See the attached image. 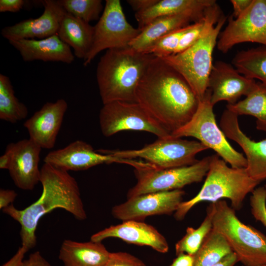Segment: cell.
Wrapping results in <instances>:
<instances>
[{"label": "cell", "mask_w": 266, "mask_h": 266, "mask_svg": "<svg viewBox=\"0 0 266 266\" xmlns=\"http://www.w3.org/2000/svg\"><path fill=\"white\" fill-rule=\"evenodd\" d=\"M211 156L188 166L157 169H134L137 183L131 188L127 198L150 193L181 190L184 186L201 182L209 170Z\"/></svg>", "instance_id": "cell-9"}, {"label": "cell", "mask_w": 266, "mask_h": 266, "mask_svg": "<svg viewBox=\"0 0 266 266\" xmlns=\"http://www.w3.org/2000/svg\"><path fill=\"white\" fill-rule=\"evenodd\" d=\"M43 162L67 171L84 170L97 165L113 163L127 164L134 169L153 167L146 162L114 156L107 150L100 149L97 152L90 144L81 140L50 152L45 156Z\"/></svg>", "instance_id": "cell-12"}, {"label": "cell", "mask_w": 266, "mask_h": 266, "mask_svg": "<svg viewBox=\"0 0 266 266\" xmlns=\"http://www.w3.org/2000/svg\"><path fill=\"white\" fill-rule=\"evenodd\" d=\"M250 204L254 218L266 228V190L264 186L254 190L250 198Z\"/></svg>", "instance_id": "cell-33"}, {"label": "cell", "mask_w": 266, "mask_h": 266, "mask_svg": "<svg viewBox=\"0 0 266 266\" xmlns=\"http://www.w3.org/2000/svg\"><path fill=\"white\" fill-rule=\"evenodd\" d=\"M159 0H128V3L135 13L144 11L155 5Z\"/></svg>", "instance_id": "cell-37"}, {"label": "cell", "mask_w": 266, "mask_h": 266, "mask_svg": "<svg viewBox=\"0 0 266 266\" xmlns=\"http://www.w3.org/2000/svg\"><path fill=\"white\" fill-rule=\"evenodd\" d=\"M40 172L42 192L36 201L23 209L16 208L13 204L2 209L20 224L22 245L29 250L36 244L35 231L40 219L53 210L64 209L79 221L87 218L75 179L68 171L46 163Z\"/></svg>", "instance_id": "cell-2"}, {"label": "cell", "mask_w": 266, "mask_h": 266, "mask_svg": "<svg viewBox=\"0 0 266 266\" xmlns=\"http://www.w3.org/2000/svg\"><path fill=\"white\" fill-rule=\"evenodd\" d=\"M189 25L174 30L164 35L142 53L153 54L159 58H164L175 54L180 40L188 29Z\"/></svg>", "instance_id": "cell-32"}, {"label": "cell", "mask_w": 266, "mask_h": 266, "mask_svg": "<svg viewBox=\"0 0 266 266\" xmlns=\"http://www.w3.org/2000/svg\"><path fill=\"white\" fill-rule=\"evenodd\" d=\"M237 262L238 260L236 255L232 252L213 266H234Z\"/></svg>", "instance_id": "cell-43"}, {"label": "cell", "mask_w": 266, "mask_h": 266, "mask_svg": "<svg viewBox=\"0 0 266 266\" xmlns=\"http://www.w3.org/2000/svg\"><path fill=\"white\" fill-rule=\"evenodd\" d=\"M232 252L225 237L212 229L194 255L195 266H213Z\"/></svg>", "instance_id": "cell-28"}, {"label": "cell", "mask_w": 266, "mask_h": 266, "mask_svg": "<svg viewBox=\"0 0 266 266\" xmlns=\"http://www.w3.org/2000/svg\"><path fill=\"white\" fill-rule=\"evenodd\" d=\"M154 56L130 46L107 50L96 69L103 104L116 101L136 102V88Z\"/></svg>", "instance_id": "cell-3"}, {"label": "cell", "mask_w": 266, "mask_h": 266, "mask_svg": "<svg viewBox=\"0 0 266 266\" xmlns=\"http://www.w3.org/2000/svg\"><path fill=\"white\" fill-rule=\"evenodd\" d=\"M58 0L66 13L89 23L99 20L103 10L101 0Z\"/></svg>", "instance_id": "cell-31"}, {"label": "cell", "mask_w": 266, "mask_h": 266, "mask_svg": "<svg viewBox=\"0 0 266 266\" xmlns=\"http://www.w3.org/2000/svg\"><path fill=\"white\" fill-rule=\"evenodd\" d=\"M206 214L211 219L212 229L225 237L243 266L266 265V235L243 223L226 200L211 202Z\"/></svg>", "instance_id": "cell-5"}, {"label": "cell", "mask_w": 266, "mask_h": 266, "mask_svg": "<svg viewBox=\"0 0 266 266\" xmlns=\"http://www.w3.org/2000/svg\"><path fill=\"white\" fill-rule=\"evenodd\" d=\"M233 7V12L231 16L236 18L243 13L251 4L252 0H231Z\"/></svg>", "instance_id": "cell-41"}, {"label": "cell", "mask_w": 266, "mask_h": 266, "mask_svg": "<svg viewBox=\"0 0 266 266\" xmlns=\"http://www.w3.org/2000/svg\"><path fill=\"white\" fill-rule=\"evenodd\" d=\"M205 10L203 12L189 11L158 17L142 29L129 46L137 51L142 52L167 33L190 25L191 22L193 23L201 19L204 16Z\"/></svg>", "instance_id": "cell-22"}, {"label": "cell", "mask_w": 266, "mask_h": 266, "mask_svg": "<svg viewBox=\"0 0 266 266\" xmlns=\"http://www.w3.org/2000/svg\"><path fill=\"white\" fill-rule=\"evenodd\" d=\"M28 114V108L15 96L9 78L0 73V119L14 124L25 119Z\"/></svg>", "instance_id": "cell-29"}, {"label": "cell", "mask_w": 266, "mask_h": 266, "mask_svg": "<svg viewBox=\"0 0 266 266\" xmlns=\"http://www.w3.org/2000/svg\"><path fill=\"white\" fill-rule=\"evenodd\" d=\"M169 266H195V257L185 253L180 254Z\"/></svg>", "instance_id": "cell-42"}, {"label": "cell", "mask_w": 266, "mask_h": 266, "mask_svg": "<svg viewBox=\"0 0 266 266\" xmlns=\"http://www.w3.org/2000/svg\"><path fill=\"white\" fill-rule=\"evenodd\" d=\"M212 229L211 219L207 214L198 228L194 229L193 227H188L185 235L175 244L176 256L182 253L194 256Z\"/></svg>", "instance_id": "cell-30"}, {"label": "cell", "mask_w": 266, "mask_h": 266, "mask_svg": "<svg viewBox=\"0 0 266 266\" xmlns=\"http://www.w3.org/2000/svg\"><path fill=\"white\" fill-rule=\"evenodd\" d=\"M13 143L8 144L5 148V152L0 157V168L8 170L13 159Z\"/></svg>", "instance_id": "cell-39"}, {"label": "cell", "mask_w": 266, "mask_h": 266, "mask_svg": "<svg viewBox=\"0 0 266 266\" xmlns=\"http://www.w3.org/2000/svg\"><path fill=\"white\" fill-rule=\"evenodd\" d=\"M227 108L238 116L251 115L256 118V129L266 132V85L257 82L254 89L245 99Z\"/></svg>", "instance_id": "cell-26"}, {"label": "cell", "mask_w": 266, "mask_h": 266, "mask_svg": "<svg viewBox=\"0 0 266 266\" xmlns=\"http://www.w3.org/2000/svg\"><path fill=\"white\" fill-rule=\"evenodd\" d=\"M110 254L101 242L66 239L61 245L59 258L64 266H104Z\"/></svg>", "instance_id": "cell-23"}, {"label": "cell", "mask_w": 266, "mask_h": 266, "mask_svg": "<svg viewBox=\"0 0 266 266\" xmlns=\"http://www.w3.org/2000/svg\"><path fill=\"white\" fill-rule=\"evenodd\" d=\"M260 182L252 179L246 168L229 167L217 155L211 156L209 170L199 192L192 199L183 201L174 213L176 220H182L196 205L203 201L214 202L229 199L235 210L241 209L246 196Z\"/></svg>", "instance_id": "cell-4"}, {"label": "cell", "mask_w": 266, "mask_h": 266, "mask_svg": "<svg viewBox=\"0 0 266 266\" xmlns=\"http://www.w3.org/2000/svg\"><path fill=\"white\" fill-rule=\"evenodd\" d=\"M104 266H146L137 257L127 252L111 253Z\"/></svg>", "instance_id": "cell-34"}, {"label": "cell", "mask_w": 266, "mask_h": 266, "mask_svg": "<svg viewBox=\"0 0 266 266\" xmlns=\"http://www.w3.org/2000/svg\"><path fill=\"white\" fill-rule=\"evenodd\" d=\"M26 2L24 0H0V12H18L23 8Z\"/></svg>", "instance_id": "cell-35"}, {"label": "cell", "mask_w": 266, "mask_h": 266, "mask_svg": "<svg viewBox=\"0 0 266 266\" xmlns=\"http://www.w3.org/2000/svg\"><path fill=\"white\" fill-rule=\"evenodd\" d=\"M140 31L127 20L119 0H106L101 15L94 26L93 43L83 60L88 66L101 51L128 47Z\"/></svg>", "instance_id": "cell-10"}, {"label": "cell", "mask_w": 266, "mask_h": 266, "mask_svg": "<svg viewBox=\"0 0 266 266\" xmlns=\"http://www.w3.org/2000/svg\"><path fill=\"white\" fill-rule=\"evenodd\" d=\"M185 192L175 190L147 193L128 198L124 203L114 206L112 216L122 221H143L155 215H171L183 201Z\"/></svg>", "instance_id": "cell-14"}, {"label": "cell", "mask_w": 266, "mask_h": 266, "mask_svg": "<svg viewBox=\"0 0 266 266\" xmlns=\"http://www.w3.org/2000/svg\"><path fill=\"white\" fill-rule=\"evenodd\" d=\"M264 187H265V189L266 190V184L264 186Z\"/></svg>", "instance_id": "cell-45"}, {"label": "cell", "mask_w": 266, "mask_h": 266, "mask_svg": "<svg viewBox=\"0 0 266 266\" xmlns=\"http://www.w3.org/2000/svg\"><path fill=\"white\" fill-rule=\"evenodd\" d=\"M232 63L240 74L266 85V46L239 51Z\"/></svg>", "instance_id": "cell-27"}, {"label": "cell", "mask_w": 266, "mask_h": 266, "mask_svg": "<svg viewBox=\"0 0 266 266\" xmlns=\"http://www.w3.org/2000/svg\"><path fill=\"white\" fill-rule=\"evenodd\" d=\"M41 2L44 7L42 15L5 27L1 31V35L10 41L41 39L57 34L66 11L58 0H44Z\"/></svg>", "instance_id": "cell-16"}, {"label": "cell", "mask_w": 266, "mask_h": 266, "mask_svg": "<svg viewBox=\"0 0 266 266\" xmlns=\"http://www.w3.org/2000/svg\"><path fill=\"white\" fill-rule=\"evenodd\" d=\"M20 53L25 62L40 60L69 64L75 59L71 48L57 34L41 39H20L8 41Z\"/></svg>", "instance_id": "cell-21"}, {"label": "cell", "mask_w": 266, "mask_h": 266, "mask_svg": "<svg viewBox=\"0 0 266 266\" xmlns=\"http://www.w3.org/2000/svg\"><path fill=\"white\" fill-rule=\"evenodd\" d=\"M29 250L27 247L21 245L15 254L2 266H22L24 256Z\"/></svg>", "instance_id": "cell-40"}, {"label": "cell", "mask_w": 266, "mask_h": 266, "mask_svg": "<svg viewBox=\"0 0 266 266\" xmlns=\"http://www.w3.org/2000/svg\"><path fill=\"white\" fill-rule=\"evenodd\" d=\"M208 148L198 141L188 140L171 135L158 138L152 143L137 150H110L114 156L129 159L139 158L157 169L190 166L199 161L196 157Z\"/></svg>", "instance_id": "cell-8"}, {"label": "cell", "mask_w": 266, "mask_h": 266, "mask_svg": "<svg viewBox=\"0 0 266 266\" xmlns=\"http://www.w3.org/2000/svg\"><path fill=\"white\" fill-rule=\"evenodd\" d=\"M266 266V265H262V266Z\"/></svg>", "instance_id": "cell-44"}, {"label": "cell", "mask_w": 266, "mask_h": 266, "mask_svg": "<svg viewBox=\"0 0 266 266\" xmlns=\"http://www.w3.org/2000/svg\"><path fill=\"white\" fill-rule=\"evenodd\" d=\"M238 116L227 108L221 116L220 127L226 137L236 142L244 151L249 175L261 182L266 179V139H251L240 129Z\"/></svg>", "instance_id": "cell-17"}, {"label": "cell", "mask_w": 266, "mask_h": 266, "mask_svg": "<svg viewBox=\"0 0 266 266\" xmlns=\"http://www.w3.org/2000/svg\"><path fill=\"white\" fill-rule=\"evenodd\" d=\"M228 20L218 38L219 51L226 53L234 45L244 42L266 46V0H252L239 16L234 19L231 16Z\"/></svg>", "instance_id": "cell-13"}, {"label": "cell", "mask_w": 266, "mask_h": 266, "mask_svg": "<svg viewBox=\"0 0 266 266\" xmlns=\"http://www.w3.org/2000/svg\"><path fill=\"white\" fill-rule=\"evenodd\" d=\"M22 266H51L43 257L39 251H35L30 255L29 258L24 260Z\"/></svg>", "instance_id": "cell-36"}, {"label": "cell", "mask_w": 266, "mask_h": 266, "mask_svg": "<svg viewBox=\"0 0 266 266\" xmlns=\"http://www.w3.org/2000/svg\"><path fill=\"white\" fill-rule=\"evenodd\" d=\"M41 148L30 139L13 143V155L8 169L15 185L24 190H32L40 181L39 168Z\"/></svg>", "instance_id": "cell-20"}, {"label": "cell", "mask_w": 266, "mask_h": 266, "mask_svg": "<svg viewBox=\"0 0 266 266\" xmlns=\"http://www.w3.org/2000/svg\"><path fill=\"white\" fill-rule=\"evenodd\" d=\"M227 17L223 14L217 24L186 50L161 58L188 82L199 100L207 89L212 66V56L221 30Z\"/></svg>", "instance_id": "cell-6"}, {"label": "cell", "mask_w": 266, "mask_h": 266, "mask_svg": "<svg viewBox=\"0 0 266 266\" xmlns=\"http://www.w3.org/2000/svg\"><path fill=\"white\" fill-rule=\"evenodd\" d=\"M109 237L118 238L130 244L148 246L162 253L167 252L169 249L165 237L154 227L143 221H123L94 233L90 240L101 242Z\"/></svg>", "instance_id": "cell-19"}, {"label": "cell", "mask_w": 266, "mask_h": 266, "mask_svg": "<svg viewBox=\"0 0 266 266\" xmlns=\"http://www.w3.org/2000/svg\"><path fill=\"white\" fill-rule=\"evenodd\" d=\"M17 196V194L13 190L0 189V209H2L13 204Z\"/></svg>", "instance_id": "cell-38"}, {"label": "cell", "mask_w": 266, "mask_h": 266, "mask_svg": "<svg viewBox=\"0 0 266 266\" xmlns=\"http://www.w3.org/2000/svg\"><path fill=\"white\" fill-rule=\"evenodd\" d=\"M94 32V26L66 12L57 35L73 49L74 56L84 60L92 45Z\"/></svg>", "instance_id": "cell-24"}, {"label": "cell", "mask_w": 266, "mask_h": 266, "mask_svg": "<svg viewBox=\"0 0 266 266\" xmlns=\"http://www.w3.org/2000/svg\"><path fill=\"white\" fill-rule=\"evenodd\" d=\"M216 2L215 0H159L149 9L135 13L137 28L141 31L152 21L162 16L189 11L203 12Z\"/></svg>", "instance_id": "cell-25"}, {"label": "cell", "mask_w": 266, "mask_h": 266, "mask_svg": "<svg viewBox=\"0 0 266 266\" xmlns=\"http://www.w3.org/2000/svg\"><path fill=\"white\" fill-rule=\"evenodd\" d=\"M67 106L66 101L62 99L45 103L24 123L29 139L41 149L53 148Z\"/></svg>", "instance_id": "cell-18"}, {"label": "cell", "mask_w": 266, "mask_h": 266, "mask_svg": "<svg viewBox=\"0 0 266 266\" xmlns=\"http://www.w3.org/2000/svg\"><path fill=\"white\" fill-rule=\"evenodd\" d=\"M256 83L255 80L240 74L233 65L217 61L213 64L207 82V89L211 92V102L213 106L223 100L233 104L241 96H247Z\"/></svg>", "instance_id": "cell-15"}, {"label": "cell", "mask_w": 266, "mask_h": 266, "mask_svg": "<svg viewBox=\"0 0 266 266\" xmlns=\"http://www.w3.org/2000/svg\"><path fill=\"white\" fill-rule=\"evenodd\" d=\"M99 123L105 137L126 130L147 132L158 138L171 135L137 102L116 101L104 104L100 110Z\"/></svg>", "instance_id": "cell-11"}, {"label": "cell", "mask_w": 266, "mask_h": 266, "mask_svg": "<svg viewBox=\"0 0 266 266\" xmlns=\"http://www.w3.org/2000/svg\"><path fill=\"white\" fill-rule=\"evenodd\" d=\"M211 92L207 89L203 98L199 100L198 109L191 120L172 132L174 137H193L208 149L217 153L231 166L246 168L247 161L243 155L236 151L228 142L224 133L217 124L211 102Z\"/></svg>", "instance_id": "cell-7"}, {"label": "cell", "mask_w": 266, "mask_h": 266, "mask_svg": "<svg viewBox=\"0 0 266 266\" xmlns=\"http://www.w3.org/2000/svg\"><path fill=\"white\" fill-rule=\"evenodd\" d=\"M135 99L170 133L191 120L199 103L186 80L155 56L137 85Z\"/></svg>", "instance_id": "cell-1"}]
</instances>
